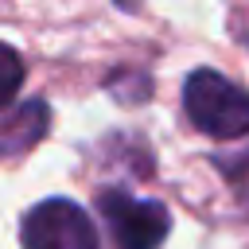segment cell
<instances>
[{
    "label": "cell",
    "instance_id": "obj_1",
    "mask_svg": "<svg viewBox=\"0 0 249 249\" xmlns=\"http://www.w3.org/2000/svg\"><path fill=\"white\" fill-rule=\"evenodd\" d=\"M183 109L191 124L206 136L233 140L249 132V93L218 70H195L183 82Z\"/></svg>",
    "mask_w": 249,
    "mask_h": 249
},
{
    "label": "cell",
    "instance_id": "obj_2",
    "mask_svg": "<svg viewBox=\"0 0 249 249\" xmlns=\"http://www.w3.org/2000/svg\"><path fill=\"white\" fill-rule=\"evenodd\" d=\"M23 249H97L93 218L70 198H47L23 218Z\"/></svg>",
    "mask_w": 249,
    "mask_h": 249
},
{
    "label": "cell",
    "instance_id": "obj_3",
    "mask_svg": "<svg viewBox=\"0 0 249 249\" xmlns=\"http://www.w3.org/2000/svg\"><path fill=\"white\" fill-rule=\"evenodd\" d=\"M97 206H101V218H105L117 249H156L171 230L163 202L136 198L128 191H105Z\"/></svg>",
    "mask_w": 249,
    "mask_h": 249
},
{
    "label": "cell",
    "instance_id": "obj_4",
    "mask_svg": "<svg viewBox=\"0 0 249 249\" xmlns=\"http://www.w3.org/2000/svg\"><path fill=\"white\" fill-rule=\"evenodd\" d=\"M43 132H47V105H43V101H23V105H16V109L4 117L0 148H4V156H16V152L31 148Z\"/></svg>",
    "mask_w": 249,
    "mask_h": 249
},
{
    "label": "cell",
    "instance_id": "obj_5",
    "mask_svg": "<svg viewBox=\"0 0 249 249\" xmlns=\"http://www.w3.org/2000/svg\"><path fill=\"white\" fill-rule=\"evenodd\" d=\"M4 66H8V74H4L0 97H4V101H12V93H16V82H19V54H16L12 47H4Z\"/></svg>",
    "mask_w": 249,
    "mask_h": 249
}]
</instances>
